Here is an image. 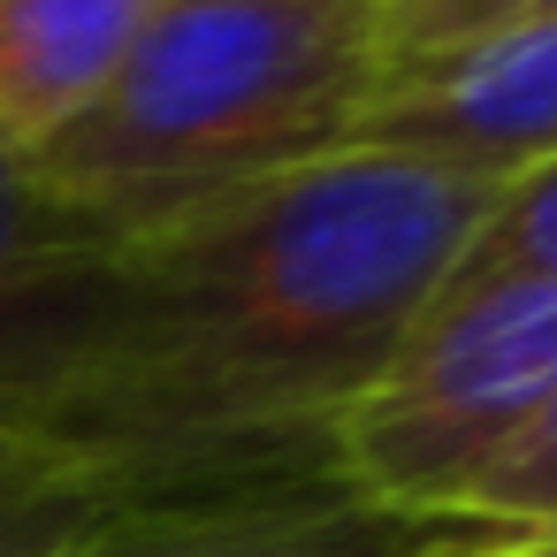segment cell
Segmentation results:
<instances>
[{"label": "cell", "mask_w": 557, "mask_h": 557, "mask_svg": "<svg viewBox=\"0 0 557 557\" xmlns=\"http://www.w3.org/2000/svg\"><path fill=\"white\" fill-rule=\"evenodd\" d=\"M488 207L496 184L336 146L123 230L108 329L54 435L146 488L321 458L329 420L443 298Z\"/></svg>", "instance_id": "6da1fadb"}, {"label": "cell", "mask_w": 557, "mask_h": 557, "mask_svg": "<svg viewBox=\"0 0 557 557\" xmlns=\"http://www.w3.org/2000/svg\"><path fill=\"white\" fill-rule=\"evenodd\" d=\"M382 70V0H161L115 85L24 153V176L123 237L207 191L351 146Z\"/></svg>", "instance_id": "7a4b0ae2"}, {"label": "cell", "mask_w": 557, "mask_h": 557, "mask_svg": "<svg viewBox=\"0 0 557 557\" xmlns=\"http://www.w3.org/2000/svg\"><path fill=\"white\" fill-rule=\"evenodd\" d=\"M557 397V283L443 290L382 374L329 420V473L420 527H443L458 496L527 435Z\"/></svg>", "instance_id": "3957f363"}, {"label": "cell", "mask_w": 557, "mask_h": 557, "mask_svg": "<svg viewBox=\"0 0 557 557\" xmlns=\"http://www.w3.org/2000/svg\"><path fill=\"white\" fill-rule=\"evenodd\" d=\"M473 534L397 519L351 496L329 458L214 473L146 488L123 504L85 557H458Z\"/></svg>", "instance_id": "277c9868"}, {"label": "cell", "mask_w": 557, "mask_h": 557, "mask_svg": "<svg viewBox=\"0 0 557 557\" xmlns=\"http://www.w3.org/2000/svg\"><path fill=\"white\" fill-rule=\"evenodd\" d=\"M351 146L412 153L473 184H519L557 161V16L389 62Z\"/></svg>", "instance_id": "5b68a950"}, {"label": "cell", "mask_w": 557, "mask_h": 557, "mask_svg": "<svg viewBox=\"0 0 557 557\" xmlns=\"http://www.w3.org/2000/svg\"><path fill=\"white\" fill-rule=\"evenodd\" d=\"M108 252L100 222L54 207L0 146V420L62 428L108 329Z\"/></svg>", "instance_id": "8992f818"}, {"label": "cell", "mask_w": 557, "mask_h": 557, "mask_svg": "<svg viewBox=\"0 0 557 557\" xmlns=\"http://www.w3.org/2000/svg\"><path fill=\"white\" fill-rule=\"evenodd\" d=\"M161 0H0V146L16 161L70 131L131 62Z\"/></svg>", "instance_id": "52a82bcc"}, {"label": "cell", "mask_w": 557, "mask_h": 557, "mask_svg": "<svg viewBox=\"0 0 557 557\" xmlns=\"http://www.w3.org/2000/svg\"><path fill=\"white\" fill-rule=\"evenodd\" d=\"M146 481L92 443L0 420V557H85Z\"/></svg>", "instance_id": "ba28073f"}, {"label": "cell", "mask_w": 557, "mask_h": 557, "mask_svg": "<svg viewBox=\"0 0 557 557\" xmlns=\"http://www.w3.org/2000/svg\"><path fill=\"white\" fill-rule=\"evenodd\" d=\"M443 527L450 534H473V542H496V549H557V397L458 496V511Z\"/></svg>", "instance_id": "9c48e42d"}, {"label": "cell", "mask_w": 557, "mask_h": 557, "mask_svg": "<svg viewBox=\"0 0 557 557\" xmlns=\"http://www.w3.org/2000/svg\"><path fill=\"white\" fill-rule=\"evenodd\" d=\"M481 283H557V161L496 191L488 222L473 230L443 290H481Z\"/></svg>", "instance_id": "30bf717a"}, {"label": "cell", "mask_w": 557, "mask_h": 557, "mask_svg": "<svg viewBox=\"0 0 557 557\" xmlns=\"http://www.w3.org/2000/svg\"><path fill=\"white\" fill-rule=\"evenodd\" d=\"M534 16H557V0H382V54L420 62V54H443L458 39L534 24Z\"/></svg>", "instance_id": "8fae6325"}, {"label": "cell", "mask_w": 557, "mask_h": 557, "mask_svg": "<svg viewBox=\"0 0 557 557\" xmlns=\"http://www.w3.org/2000/svg\"><path fill=\"white\" fill-rule=\"evenodd\" d=\"M458 557H557V549H496V542H466Z\"/></svg>", "instance_id": "7c38bea8"}, {"label": "cell", "mask_w": 557, "mask_h": 557, "mask_svg": "<svg viewBox=\"0 0 557 557\" xmlns=\"http://www.w3.org/2000/svg\"><path fill=\"white\" fill-rule=\"evenodd\" d=\"M245 9H329V0H245Z\"/></svg>", "instance_id": "4fadbf2b"}]
</instances>
